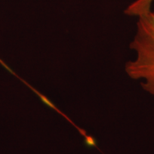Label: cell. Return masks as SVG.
I'll list each match as a JSON object with an SVG mask.
<instances>
[{
    "instance_id": "1",
    "label": "cell",
    "mask_w": 154,
    "mask_h": 154,
    "mask_svg": "<svg viewBox=\"0 0 154 154\" xmlns=\"http://www.w3.org/2000/svg\"><path fill=\"white\" fill-rule=\"evenodd\" d=\"M136 57L126 63L127 75L134 80H141L145 91L154 95V12L147 11L138 17L137 30L130 43Z\"/></svg>"
},
{
    "instance_id": "2",
    "label": "cell",
    "mask_w": 154,
    "mask_h": 154,
    "mask_svg": "<svg viewBox=\"0 0 154 154\" xmlns=\"http://www.w3.org/2000/svg\"><path fill=\"white\" fill-rule=\"evenodd\" d=\"M154 0H135L128 6L125 13L128 16L139 17L151 11V5Z\"/></svg>"
}]
</instances>
